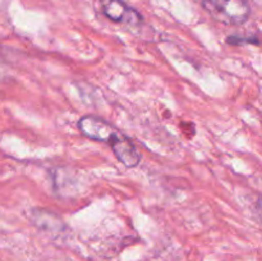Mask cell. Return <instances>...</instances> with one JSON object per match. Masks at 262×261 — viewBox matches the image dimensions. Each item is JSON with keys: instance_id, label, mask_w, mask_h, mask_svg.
Listing matches in <instances>:
<instances>
[{"instance_id": "cell-5", "label": "cell", "mask_w": 262, "mask_h": 261, "mask_svg": "<svg viewBox=\"0 0 262 261\" xmlns=\"http://www.w3.org/2000/svg\"><path fill=\"white\" fill-rule=\"evenodd\" d=\"M35 222L43 229H59L61 227V220L51 211L46 210H37L33 214Z\"/></svg>"}, {"instance_id": "cell-3", "label": "cell", "mask_w": 262, "mask_h": 261, "mask_svg": "<svg viewBox=\"0 0 262 261\" xmlns=\"http://www.w3.org/2000/svg\"><path fill=\"white\" fill-rule=\"evenodd\" d=\"M78 128L81 133L91 140L109 143L118 132L110 123L95 115H84L79 119Z\"/></svg>"}, {"instance_id": "cell-2", "label": "cell", "mask_w": 262, "mask_h": 261, "mask_svg": "<svg viewBox=\"0 0 262 261\" xmlns=\"http://www.w3.org/2000/svg\"><path fill=\"white\" fill-rule=\"evenodd\" d=\"M100 8L102 14L115 23H122L130 27H136L142 23V15L123 0H100Z\"/></svg>"}, {"instance_id": "cell-1", "label": "cell", "mask_w": 262, "mask_h": 261, "mask_svg": "<svg viewBox=\"0 0 262 261\" xmlns=\"http://www.w3.org/2000/svg\"><path fill=\"white\" fill-rule=\"evenodd\" d=\"M204 8L215 19L225 25H242L251 12L246 0H204Z\"/></svg>"}, {"instance_id": "cell-6", "label": "cell", "mask_w": 262, "mask_h": 261, "mask_svg": "<svg viewBox=\"0 0 262 261\" xmlns=\"http://www.w3.org/2000/svg\"><path fill=\"white\" fill-rule=\"evenodd\" d=\"M230 45H242V44H257L258 41L255 37H238V36H230L227 40Z\"/></svg>"}, {"instance_id": "cell-7", "label": "cell", "mask_w": 262, "mask_h": 261, "mask_svg": "<svg viewBox=\"0 0 262 261\" xmlns=\"http://www.w3.org/2000/svg\"><path fill=\"white\" fill-rule=\"evenodd\" d=\"M257 214H258V216H260L261 220H262V199L257 202Z\"/></svg>"}, {"instance_id": "cell-4", "label": "cell", "mask_w": 262, "mask_h": 261, "mask_svg": "<svg viewBox=\"0 0 262 261\" xmlns=\"http://www.w3.org/2000/svg\"><path fill=\"white\" fill-rule=\"evenodd\" d=\"M109 145L112 147L115 158L124 166H127V168H135V166H137L140 164V151L137 150L133 141L125 135L117 132L114 135V137L110 140Z\"/></svg>"}]
</instances>
